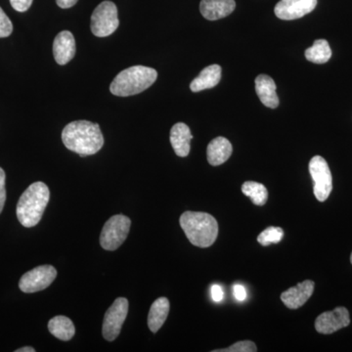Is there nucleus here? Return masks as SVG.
Masks as SVG:
<instances>
[{
  "label": "nucleus",
  "mask_w": 352,
  "mask_h": 352,
  "mask_svg": "<svg viewBox=\"0 0 352 352\" xmlns=\"http://www.w3.org/2000/svg\"><path fill=\"white\" fill-rule=\"evenodd\" d=\"M62 140L67 149L80 157L95 155L104 145L100 126L88 120H76L67 124L62 132Z\"/></svg>",
  "instance_id": "1"
},
{
  "label": "nucleus",
  "mask_w": 352,
  "mask_h": 352,
  "mask_svg": "<svg viewBox=\"0 0 352 352\" xmlns=\"http://www.w3.org/2000/svg\"><path fill=\"white\" fill-rule=\"evenodd\" d=\"M50 199V191L47 185L41 182L32 183L18 201L16 214L20 223L27 228L38 226Z\"/></svg>",
  "instance_id": "2"
},
{
  "label": "nucleus",
  "mask_w": 352,
  "mask_h": 352,
  "mask_svg": "<svg viewBox=\"0 0 352 352\" xmlns=\"http://www.w3.org/2000/svg\"><path fill=\"white\" fill-rule=\"evenodd\" d=\"M179 222L190 243L196 247H210L219 235L217 219L207 212H185Z\"/></svg>",
  "instance_id": "3"
},
{
  "label": "nucleus",
  "mask_w": 352,
  "mask_h": 352,
  "mask_svg": "<svg viewBox=\"0 0 352 352\" xmlns=\"http://www.w3.org/2000/svg\"><path fill=\"white\" fill-rule=\"evenodd\" d=\"M156 69L145 66H133L124 69L113 78L110 85L111 94L127 97L139 94L156 82Z\"/></svg>",
  "instance_id": "4"
},
{
  "label": "nucleus",
  "mask_w": 352,
  "mask_h": 352,
  "mask_svg": "<svg viewBox=\"0 0 352 352\" xmlns=\"http://www.w3.org/2000/svg\"><path fill=\"white\" fill-rule=\"evenodd\" d=\"M131 220L124 214L113 215L101 231L100 245L106 251H116L124 244L131 230Z\"/></svg>",
  "instance_id": "5"
},
{
  "label": "nucleus",
  "mask_w": 352,
  "mask_h": 352,
  "mask_svg": "<svg viewBox=\"0 0 352 352\" xmlns=\"http://www.w3.org/2000/svg\"><path fill=\"white\" fill-rule=\"evenodd\" d=\"M118 8L112 1H103L95 8L91 16V32L95 36L106 38L119 28Z\"/></svg>",
  "instance_id": "6"
},
{
  "label": "nucleus",
  "mask_w": 352,
  "mask_h": 352,
  "mask_svg": "<svg viewBox=\"0 0 352 352\" xmlns=\"http://www.w3.org/2000/svg\"><path fill=\"white\" fill-rule=\"evenodd\" d=\"M309 173L314 182V195L319 201H325L333 190V178L326 160L315 156L309 162Z\"/></svg>",
  "instance_id": "7"
},
{
  "label": "nucleus",
  "mask_w": 352,
  "mask_h": 352,
  "mask_svg": "<svg viewBox=\"0 0 352 352\" xmlns=\"http://www.w3.org/2000/svg\"><path fill=\"white\" fill-rule=\"evenodd\" d=\"M127 314H129V300L124 298H118L109 307L104 317L103 327H102L104 339L113 342L119 337Z\"/></svg>",
  "instance_id": "8"
},
{
  "label": "nucleus",
  "mask_w": 352,
  "mask_h": 352,
  "mask_svg": "<svg viewBox=\"0 0 352 352\" xmlns=\"http://www.w3.org/2000/svg\"><path fill=\"white\" fill-rule=\"evenodd\" d=\"M57 270L52 265H41L21 277L19 288L25 294L43 291L56 279Z\"/></svg>",
  "instance_id": "9"
},
{
  "label": "nucleus",
  "mask_w": 352,
  "mask_h": 352,
  "mask_svg": "<svg viewBox=\"0 0 352 352\" xmlns=\"http://www.w3.org/2000/svg\"><path fill=\"white\" fill-rule=\"evenodd\" d=\"M351 324L349 310L346 307H337L333 311L324 312L317 317L315 329L317 332L330 335Z\"/></svg>",
  "instance_id": "10"
},
{
  "label": "nucleus",
  "mask_w": 352,
  "mask_h": 352,
  "mask_svg": "<svg viewBox=\"0 0 352 352\" xmlns=\"http://www.w3.org/2000/svg\"><path fill=\"white\" fill-rule=\"evenodd\" d=\"M317 6V0H281L275 6L274 12L279 19H300L311 13Z\"/></svg>",
  "instance_id": "11"
},
{
  "label": "nucleus",
  "mask_w": 352,
  "mask_h": 352,
  "mask_svg": "<svg viewBox=\"0 0 352 352\" xmlns=\"http://www.w3.org/2000/svg\"><path fill=\"white\" fill-rule=\"evenodd\" d=\"M314 282L305 280L281 294V300L289 309H298L309 300L314 292Z\"/></svg>",
  "instance_id": "12"
},
{
  "label": "nucleus",
  "mask_w": 352,
  "mask_h": 352,
  "mask_svg": "<svg viewBox=\"0 0 352 352\" xmlns=\"http://www.w3.org/2000/svg\"><path fill=\"white\" fill-rule=\"evenodd\" d=\"M53 55L57 64H68L76 55V41L73 34L63 31L57 34L53 43Z\"/></svg>",
  "instance_id": "13"
},
{
  "label": "nucleus",
  "mask_w": 352,
  "mask_h": 352,
  "mask_svg": "<svg viewBox=\"0 0 352 352\" xmlns=\"http://www.w3.org/2000/svg\"><path fill=\"white\" fill-rule=\"evenodd\" d=\"M235 7V0H201L200 11L206 19L215 21L230 15Z\"/></svg>",
  "instance_id": "14"
},
{
  "label": "nucleus",
  "mask_w": 352,
  "mask_h": 352,
  "mask_svg": "<svg viewBox=\"0 0 352 352\" xmlns=\"http://www.w3.org/2000/svg\"><path fill=\"white\" fill-rule=\"evenodd\" d=\"M192 139H193V135L187 124L178 122L171 127L170 143L178 157L188 156Z\"/></svg>",
  "instance_id": "15"
},
{
  "label": "nucleus",
  "mask_w": 352,
  "mask_h": 352,
  "mask_svg": "<svg viewBox=\"0 0 352 352\" xmlns=\"http://www.w3.org/2000/svg\"><path fill=\"white\" fill-rule=\"evenodd\" d=\"M256 90L264 106L271 109L278 107L279 98L276 94V85L270 76L259 75L256 78Z\"/></svg>",
  "instance_id": "16"
},
{
  "label": "nucleus",
  "mask_w": 352,
  "mask_h": 352,
  "mask_svg": "<svg viewBox=\"0 0 352 352\" xmlns=\"http://www.w3.org/2000/svg\"><path fill=\"white\" fill-rule=\"evenodd\" d=\"M233 148L228 139L221 138H214L208 146V162L212 166H217L226 163L232 155Z\"/></svg>",
  "instance_id": "17"
},
{
  "label": "nucleus",
  "mask_w": 352,
  "mask_h": 352,
  "mask_svg": "<svg viewBox=\"0 0 352 352\" xmlns=\"http://www.w3.org/2000/svg\"><path fill=\"white\" fill-rule=\"evenodd\" d=\"M221 78V68L219 65H210L201 72L200 75L190 85V89L193 92L210 89L217 87Z\"/></svg>",
  "instance_id": "18"
},
{
  "label": "nucleus",
  "mask_w": 352,
  "mask_h": 352,
  "mask_svg": "<svg viewBox=\"0 0 352 352\" xmlns=\"http://www.w3.org/2000/svg\"><path fill=\"white\" fill-rule=\"evenodd\" d=\"M170 300L164 296L153 302L148 315V327L153 333H157L164 325L170 314Z\"/></svg>",
  "instance_id": "19"
},
{
  "label": "nucleus",
  "mask_w": 352,
  "mask_h": 352,
  "mask_svg": "<svg viewBox=\"0 0 352 352\" xmlns=\"http://www.w3.org/2000/svg\"><path fill=\"white\" fill-rule=\"evenodd\" d=\"M48 330L55 338L64 340V342L73 339L76 333L73 321L68 317L62 316V315L53 317L48 322Z\"/></svg>",
  "instance_id": "20"
},
{
  "label": "nucleus",
  "mask_w": 352,
  "mask_h": 352,
  "mask_svg": "<svg viewBox=\"0 0 352 352\" xmlns=\"http://www.w3.org/2000/svg\"><path fill=\"white\" fill-rule=\"evenodd\" d=\"M305 58L314 64H325L332 57V50L325 39H317L311 47L305 50Z\"/></svg>",
  "instance_id": "21"
},
{
  "label": "nucleus",
  "mask_w": 352,
  "mask_h": 352,
  "mask_svg": "<svg viewBox=\"0 0 352 352\" xmlns=\"http://www.w3.org/2000/svg\"><path fill=\"white\" fill-rule=\"evenodd\" d=\"M242 192L251 199L256 206H264L267 201L268 191L263 184L254 182H247L242 185Z\"/></svg>",
  "instance_id": "22"
},
{
  "label": "nucleus",
  "mask_w": 352,
  "mask_h": 352,
  "mask_svg": "<svg viewBox=\"0 0 352 352\" xmlns=\"http://www.w3.org/2000/svg\"><path fill=\"white\" fill-rule=\"evenodd\" d=\"M283 236V229L280 228V227L270 226L259 234L258 242L263 247L271 244H278V243L281 242Z\"/></svg>",
  "instance_id": "23"
},
{
  "label": "nucleus",
  "mask_w": 352,
  "mask_h": 352,
  "mask_svg": "<svg viewBox=\"0 0 352 352\" xmlns=\"http://www.w3.org/2000/svg\"><path fill=\"white\" fill-rule=\"evenodd\" d=\"M258 351L254 342L251 340H242V342H236L233 346L227 347L224 349H217L214 352H256Z\"/></svg>",
  "instance_id": "24"
},
{
  "label": "nucleus",
  "mask_w": 352,
  "mask_h": 352,
  "mask_svg": "<svg viewBox=\"0 0 352 352\" xmlns=\"http://www.w3.org/2000/svg\"><path fill=\"white\" fill-rule=\"evenodd\" d=\"M13 32V24L0 7V38H7Z\"/></svg>",
  "instance_id": "25"
},
{
  "label": "nucleus",
  "mask_w": 352,
  "mask_h": 352,
  "mask_svg": "<svg viewBox=\"0 0 352 352\" xmlns=\"http://www.w3.org/2000/svg\"><path fill=\"white\" fill-rule=\"evenodd\" d=\"M6 173L0 168V214H1L2 210H3L6 201Z\"/></svg>",
  "instance_id": "26"
},
{
  "label": "nucleus",
  "mask_w": 352,
  "mask_h": 352,
  "mask_svg": "<svg viewBox=\"0 0 352 352\" xmlns=\"http://www.w3.org/2000/svg\"><path fill=\"white\" fill-rule=\"evenodd\" d=\"M34 0H10L11 6L18 12H25L32 6Z\"/></svg>",
  "instance_id": "27"
},
{
  "label": "nucleus",
  "mask_w": 352,
  "mask_h": 352,
  "mask_svg": "<svg viewBox=\"0 0 352 352\" xmlns=\"http://www.w3.org/2000/svg\"><path fill=\"white\" fill-rule=\"evenodd\" d=\"M210 295H212V300L214 302H220L223 300L224 292L219 285H212V288H210Z\"/></svg>",
  "instance_id": "28"
},
{
  "label": "nucleus",
  "mask_w": 352,
  "mask_h": 352,
  "mask_svg": "<svg viewBox=\"0 0 352 352\" xmlns=\"http://www.w3.org/2000/svg\"><path fill=\"white\" fill-rule=\"evenodd\" d=\"M234 298L238 300V302H244L247 298V291L242 285L236 284L233 287Z\"/></svg>",
  "instance_id": "29"
},
{
  "label": "nucleus",
  "mask_w": 352,
  "mask_h": 352,
  "mask_svg": "<svg viewBox=\"0 0 352 352\" xmlns=\"http://www.w3.org/2000/svg\"><path fill=\"white\" fill-rule=\"evenodd\" d=\"M56 2L60 8L68 9L76 6L78 0H56Z\"/></svg>",
  "instance_id": "30"
},
{
  "label": "nucleus",
  "mask_w": 352,
  "mask_h": 352,
  "mask_svg": "<svg viewBox=\"0 0 352 352\" xmlns=\"http://www.w3.org/2000/svg\"><path fill=\"white\" fill-rule=\"evenodd\" d=\"M36 349H32L31 346H25L22 347V349H17L16 352H34Z\"/></svg>",
  "instance_id": "31"
},
{
  "label": "nucleus",
  "mask_w": 352,
  "mask_h": 352,
  "mask_svg": "<svg viewBox=\"0 0 352 352\" xmlns=\"http://www.w3.org/2000/svg\"><path fill=\"white\" fill-rule=\"evenodd\" d=\"M351 264H352V252H351Z\"/></svg>",
  "instance_id": "32"
}]
</instances>
